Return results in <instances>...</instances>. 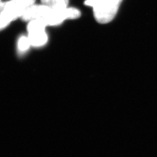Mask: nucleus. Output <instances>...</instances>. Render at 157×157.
Returning a JSON list of instances; mask_svg holds the SVG:
<instances>
[{
    "label": "nucleus",
    "instance_id": "1",
    "mask_svg": "<svg viewBox=\"0 0 157 157\" xmlns=\"http://www.w3.org/2000/svg\"><path fill=\"white\" fill-rule=\"evenodd\" d=\"M35 1L36 0H10L2 4L0 9V31L13 21L21 18L29 7L35 4Z\"/></svg>",
    "mask_w": 157,
    "mask_h": 157
},
{
    "label": "nucleus",
    "instance_id": "2",
    "mask_svg": "<svg viewBox=\"0 0 157 157\" xmlns=\"http://www.w3.org/2000/svg\"><path fill=\"white\" fill-rule=\"evenodd\" d=\"M122 0H86L84 4L93 8L95 20L105 24L114 19Z\"/></svg>",
    "mask_w": 157,
    "mask_h": 157
},
{
    "label": "nucleus",
    "instance_id": "3",
    "mask_svg": "<svg viewBox=\"0 0 157 157\" xmlns=\"http://www.w3.org/2000/svg\"><path fill=\"white\" fill-rule=\"evenodd\" d=\"M47 27L46 23L41 19L29 22L27 26L28 37L32 47L39 48L47 43L48 37L45 31Z\"/></svg>",
    "mask_w": 157,
    "mask_h": 157
},
{
    "label": "nucleus",
    "instance_id": "4",
    "mask_svg": "<svg viewBox=\"0 0 157 157\" xmlns=\"http://www.w3.org/2000/svg\"><path fill=\"white\" fill-rule=\"evenodd\" d=\"M80 16L81 13L77 8L68 6L66 8L57 10L51 9L43 20L47 26H55L61 25L67 20L76 19Z\"/></svg>",
    "mask_w": 157,
    "mask_h": 157
},
{
    "label": "nucleus",
    "instance_id": "5",
    "mask_svg": "<svg viewBox=\"0 0 157 157\" xmlns=\"http://www.w3.org/2000/svg\"><path fill=\"white\" fill-rule=\"evenodd\" d=\"M50 8L43 4H34L29 6L23 13L21 19L25 22H30L33 20L44 19L48 13L50 11Z\"/></svg>",
    "mask_w": 157,
    "mask_h": 157
},
{
    "label": "nucleus",
    "instance_id": "6",
    "mask_svg": "<svg viewBox=\"0 0 157 157\" xmlns=\"http://www.w3.org/2000/svg\"><path fill=\"white\" fill-rule=\"evenodd\" d=\"M41 4L47 6L51 10H61L68 7L69 0H41Z\"/></svg>",
    "mask_w": 157,
    "mask_h": 157
},
{
    "label": "nucleus",
    "instance_id": "7",
    "mask_svg": "<svg viewBox=\"0 0 157 157\" xmlns=\"http://www.w3.org/2000/svg\"><path fill=\"white\" fill-rule=\"evenodd\" d=\"M32 47L28 37L22 36L19 37L17 43V49L20 54H24L28 51Z\"/></svg>",
    "mask_w": 157,
    "mask_h": 157
},
{
    "label": "nucleus",
    "instance_id": "8",
    "mask_svg": "<svg viewBox=\"0 0 157 157\" xmlns=\"http://www.w3.org/2000/svg\"><path fill=\"white\" fill-rule=\"evenodd\" d=\"M2 3L1 2V0H0V9H1V7L2 6Z\"/></svg>",
    "mask_w": 157,
    "mask_h": 157
}]
</instances>
